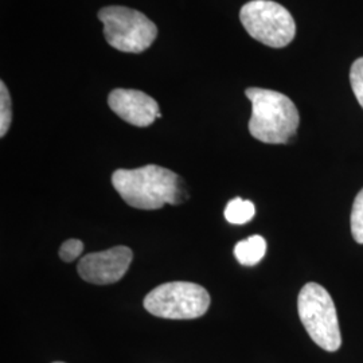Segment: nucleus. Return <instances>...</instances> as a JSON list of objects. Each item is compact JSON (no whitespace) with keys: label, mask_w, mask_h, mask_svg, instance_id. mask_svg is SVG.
I'll return each instance as SVG.
<instances>
[{"label":"nucleus","mask_w":363,"mask_h":363,"mask_svg":"<svg viewBox=\"0 0 363 363\" xmlns=\"http://www.w3.org/2000/svg\"><path fill=\"white\" fill-rule=\"evenodd\" d=\"M112 184L124 202L140 210H156L167 203L181 205L189 196L178 174L155 164L116 169Z\"/></svg>","instance_id":"nucleus-1"},{"label":"nucleus","mask_w":363,"mask_h":363,"mask_svg":"<svg viewBox=\"0 0 363 363\" xmlns=\"http://www.w3.org/2000/svg\"><path fill=\"white\" fill-rule=\"evenodd\" d=\"M252 103L249 132L259 142L286 144L298 132L300 116L294 101L283 93L261 88H247Z\"/></svg>","instance_id":"nucleus-2"},{"label":"nucleus","mask_w":363,"mask_h":363,"mask_svg":"<svg viewBox=\"0 0 363 363\" xmlns=\"http://www.w3.org/2000/svg\"><path fill=\"white\" fill-rule=\"evenodd\" d=\"M300 320L312 340L323 350L334 352L342 346L337 308L327 289L318 283L301 288L298 298Z\"/></svg>","instance_id":"nucleus-3"},{"label":"nucleus","mask_w":363,"mask_h":363,"mask_svg":"<svg viewBox=\"0 0 363 363\" xmlns=\"http://www.w3.org/2000/svg\"><path fill=\"white\" fill-rule=\"evenodd\" d=\"M104 25L106 42L118 52H143L155 42L157 27L143 13L123 7L109 6L99 11Z\"/></svg>","instance_id":"nucleus-4"},{"label":"nucleus","mask_w":363,"mask_h":363,"mask_svg":"<svg viewBox=\"0 0 363 363\" xmlns=\"http://www.w3.org/2000/svg\"><path fill=\"white\" fill-rule=\"evenodd\" d=\"M210 301V295L203 286L189 281H172L152 289L144 298V308L157 318L186 320L203 316Z\"/></svg>","instance_id":"nucleus-5"},{"label":"nucleus","mask_w":363,"mask_h":363,"mask_svg":"<svg viewBox=\"0 0 363 363\" xmlns=\"http://www.w3.org/2000/svg\"><path fill=\"white\" fill-rule=\"evenodd\" d=\"M240 21L252 38L265 46L281 49L296 35L294 16L272 0H252L242 6Z\"/></svg>","instance_id":"nucleus-6"},{"label":"nucleus","mask_w":363,"mask_h":363,"mask_svg":"<svg viewBox=\"0 0 363 363\" xmlns=\"http://www.w3.org/2000/svg\"><path fill=\"white\" fill-rule=\"evenodd\" d=\"M133 253L128 247H115L84 256L78 262L81 279L96 286L117 283L128 271Z\"/></svg>","instance_id":"nucleus-7"},{"label":"nucleus","mask_w":363,"mask_h":363,"mask_svg":"<svg viewBox=\"0 0 363 363\" xmlns=\"http://www.w3.org/2000/svg\"><path fill=\"white\" fill-rule=\"evenodd\" d=\"M109 108L117 116L135 127H148L162 117L159 105L144 91L135 89H115L108 97Z\"/></svg>","instance_id":"nucleus-8"},{"label":"nucleus","mask_w":363,"mask_h":363,"mask_svg":"<svg viewBox=\"0 0 363 363\" xmlns=\"http://www.w3.org/2000/svg\"><path fill=\"white\" fill-rule=\"evenodd\" d=\"M267 253V241L261 235H252L244 241H240L234 247V256L241 265L253 267L264 259Z\"/></svg>","instance_id":"nucleus-9"},{"label":"nucleus","mask_w":363,"mask_h":363,"mask_svg":"<svg viewBox=\"0 0 363 363\" xmlns=\"http://www.w3.org/2000/svg\"><path fill=\"white\" fill-rule=\"evenodd\" d=\"M255 214V205L242 198H234L225 208V218L233 225H245L249 220H253Z\"/></svg>","instance_id":"nucleus-10"},{"label":"nucleus","mask_w":363,"mask_h":363,"mask_svg":"<svg viewBox=\"0 0 363 363\" xmlns=\"http://www.w3.org/2000/svg\"><path fill=\"white\" fill-rule=\"evenodd\" d=\"M13 121V104L6 84L0 82V136L4 138Z\"/></svg>","instance_id":"nucleus-11"},{"label":"nucleus","mask_w":363,"mask_h":363,"mask_svg":"<svg viewBox=\"0 0 363 363\" xmlns=\"http://www.w3.org/2000/svg\"><path fill=\"white\" fill-rule=\"evenodd\" d=\"M351 233L358 244H363V189L357 195L352 205Z\"/></svg>","instance_id":"nucleus-12"},{"label":"nucleus","mask_w":363,"mask_h":363,"mask_svg":"<svg viewBox=\"0 0 363 363\" xmlns=\"http://www.w3.org/2000/svg\"><path fill=\"white\" fill-rule=\"evenodd\" d=\"M350 82L352 91L363 108V57L358 58L351 66Z\"/></svg>","instance_id":"nucleus-13"},{"label":"nucleus","mask_w":363,"mask_h":363,"mask_svg":"<svg viewBox=\"0 0 363 363\" xmlns=\"http://www.w3.org/2000/svg\"><path fill=\"white\" fill-rule=\"evenodd\" d=\"M82 250H84L82 241L72 238L65 241L60 247V257L65 262H72L81 256Z\"/></svg>","instance_id":"nucleus-14"},{"label":"nucleus","mask_w":363,"mask_h":363,"mask_svg":"<svg viewBox=\"0 0 363 363\" xmlns=\"http://www.w3.org/2000/svg\"><path fill=\"white\" fill-rule=\"evenodd\" d=\"M54 363H64V362H54Z\"/></svg>","instance_id":"nucleus-15"}]
</instances>
